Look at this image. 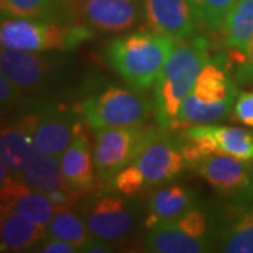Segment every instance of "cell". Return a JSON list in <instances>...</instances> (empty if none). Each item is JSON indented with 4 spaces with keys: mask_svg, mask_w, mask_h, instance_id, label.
<instances>
[{
    "mask_svg": "<svg viewBox=\"0 0 253 253\" xmlns=\"http://www.w3.org/2000/svg\"><path fill=\"white\" fill-rule=\"evenodd\" d=\"M36 252L41 253H78L81 252V249L75 245L69 244L62 239H56V238H46L44 239L40 246L36 249Z\"/></svg>",
    "mask_w": 253,
    "mask_h": 253,
    "instance_id": "1f68e13d",
    "label": "cell"
},
{
    "mask_svg": "<svg viewBox=\"0 0 253 253\" xmlns=\"http://www.w3.org/2000/svg\"><path fill=\"white\" fill-rule=\"evenodd\" d=\"M93 31L84 26H63L42 18L1 17V48L31 52L69 51L90 38Z\"/></svg>",
    "mask_w": 253,
    "mask_h": 253,
    "instance_id": "3957f363",
    "label": "cell"
},
{
    "mask_svg": "<svg viewBox=\"0 0 253 253\" xmlns=\"http://www.w3.org/2000/svg\"><path fill=\"white\" fill-rule=\"evenodd\" d=\"M82 134L81 116L76 110L49 107L37 113L33 139L38 151L59 158Z\"/></svg>",
    "mask_w": 253,
    "mask_h": 253,
    "instance_id": "8fae6325",
    "label": "cell"
},
{
    "mask_svg": "<svg viewBox=\"0 0 253 253\" xmlns=\"http://www.w3.org/2000/svg\"><path fill=\"white\" fill-rule=\"evenodd\" d=\"M181 151L194 166L208 155H228L242 161H253V131L234 126H196L180 132Z\"/></svg>",
    "mask_w": 253,
    "mask_h": 253,
    "instance_id": "8992f818",
    "label": "cell"
},
{
    "mask_svg": "<svg viewBox=\"0 0 253 253\" xmlns=\"http://www.w3.org/2000/svg\"><path fill=\"white\" fill-rule=\"evenodd\" d=\"M61 168L66 184L78 193L89 194L103 184L96 170L90 145L82 134L61 155Z\"/></svg>",
    "mask_w": 253,
    "mask_h": 253,
    "instance_id": "2e32d148",
    "label": "cell"
},
{
    "mask_svg": "<svg viewBox=\"0 0 253 253\" xmlns=\"http://www.w3.org/2000/svg\"><path fill=\"white\" fill-rule=\"evenodd\" d=\"M144 246L146 252L154 253L215 252L212 239L189 235L170 221L149 228L144 238Z\"/></svg>",
    "mask_w": 253,
    "mask_h": 253,
    "instance_id": "d6986e66",
    "label": "cell"
},
{
    "mask_svg": "<svg viewBox=\"0 0 253 253\" xmlns=\"http://www.w3.org/2000/svg\"><path fill=\"white\" fill-rule=\"evenodd\" d=\"M215 252L253 253V189L215 208Z\"/></svg>",
    "mask_w": 253,
    "mask_h": 253,
    "instance_id": "ba28073f",
    "label": "cell"
},
{
    "mask_svg": "<svg viewBox=\"0 0 253 253\" xmlns=\"http://www.w3.org/2000/svg\"><path fill=\"white\" fill-rule=\"evenodd\" d=\"M78 24L99 33H124L139 20L136 0H71Z\"/></svg>",
    "mask_w": 253,
    "mask_h": 253,
    "instance_id": "30bf717a",
    "label": "cell"
},
{
    "mask_svg": "<svg viewBox=\"0 0 253 253\" xmlns=\"http://www.w3.org/2000/svg\"><path fill=\"white\" fill-rule=\"evenodd\" d=\"M58 63L51 55L31 52L23 49L1 48L0 68L1 73L16 83L23 91L37 90L56 69Z\"/></svg>",
    "mask_w": 253,
    "mask_h": 253,
    "instance_id": "5bb4252c",
    "label": "cell"
},
{
    "mask_svg": "<svg viewBox=\"0 0 253 253\" xmlns=\"http://www.w3.org/2000/svg\"><path fill=\"white\" fill-rule=\"evenodd\" d=\"M169 222V221H168ZM186 234L196 238H207L214 241V229H215V208L210 210L208 207L196 204L189 211L181 214L180 217L170 221ZM215 244V241H214Z\"/></svg>",
    "mask_w": 253,
    "mask_h": 253,
    "instance_id": "484cf974",
    "label": "cell"
},
{
    "mask_svg": "<svg viewBox=\"0 0 253 253\" xmlns=\"http://www.w3.org/2000/svg\"><path fill=\"white\" fill-rule=\"evenodd\" d=\"M231 59L235 63V76L236 81L241 83L253 84V41L245 51L231 49Z\"/></svg>",
    "mask_w": 253,
    "mask_h": 253,
    "instance_id": "f1b7e54d",
    "label": "cell"
},
{
    "mask_svg": "<svg viewBox=\"0 0 253 253\" xmlns=\"http://www.w3.org/2000/svg\"><path fill=\"white\" fill-rule=\"evenodd\" d=\"M155 113L154 103L139 89L109 86L86 99L82 114L94 129L142 126Z\"/></svg>",
    "mask_w": 253,
    "mask_h": 253,
    "instance_id": "277c9868",
    "label": "cell"
},
{
    "mask_svg": "<svg viewBox=\"0 0 253 253\" xmlns=\"http://www.w3.org/2000/svg\"><path fill=\"white\" fill-rule=\"evenodd\" d=\"M18 179L24 181L28 187L44 194L69 187L63 177L61 159L52 155L44 154L37 148L26 163L23 172L20 173Z\"/></svg>",
    "mask_w": 253,
    "mask_h": 253,
    "instance_id": "7402d4cb",
    "label": "cell"
},
{
    "mask_svg": "<svg viewBox=\"0 0 253 253\" xmlns=\"http://www.w3.org/2000/svg\"><path fill=\"white\" fill-rule=\"evenodd\" d=\"M126 197L114 190L96 191L79 204V214L93 238L116 244L132 232L135 208Z\"/></svg>",
    "mask_w": 253,
    "mask_h": 253,
    "instance_id": "52a82bcc",
    "label": "cell"
},
{
    "mask_svg": "<svg viewBox=\"0 0 253 253\" xmlns=\"http://www.w3.org/2000/svg\"><path fill=\"white\" fill-rule=\"evenodd\" d=\"M63 0H0L1 17L42 18L56 21L62 17Z\"/></svg>",
    "mask_w": 253,
    "mask_h": 253,
    "instance_id": "d4e9b609",
    "label": "cell"
},
{
    "mask_svg": "<svg viewBox=\"0 0 253 253\" xmlns=\"http://www.w3.org/2000/svg\"><path fill=\"white\" fill-rule=\"evenodd\" d=\"M226 46L245 51L253 41V0H236L224 24Z\"/></svg>",
    "mask_w": 253,
    "mask_h": 253,
    "instance_id": "603a6c76",
    "label": "cell"
},
{
    "mask_svg": "<svg viewBox=\"0 0 253 253\" xmlns=\"http://www.w3.org/2000/svg\"><path fill=\"white\" fill-rule=\"evenodd\" d=\"M37 113L21 117L17 123L1 128L0 155L1 163L6 165L16 176H20L26 163L36 151L33 131L36 126Z\"/></svg>",
    "mask_w": 253,
    "mask_h": 253,
    "instance_id": "e0dca14e",
    "label": "cell"
},
{
    "mask_svg": "<svg viewBox=\"0 0 253 253\" xmlns=\"http://www.w3.org/2000/svg\"><path fill=\"white\" fill-rule=\"evenodd\" d=\"M162 131L161 126H135L104 128L96 131L93 158L100 181L109 184L110 180L138 158L155 136Z\"/></svg>",
    "mask_w": 253,
    "mask_h": 253,
    "instance_id": "5b68a950",
    "label": "cell"
},
{
    "mask_svg": "<svg viewBox=\"0 0 253 253\" xmlns=\"http://www.w3.org/2000/svg\"><path fill=\"white\" fill-rule=\"evenodd\" d=\"M109 186L111 187V190L117 191L123 196H126V197H132V196H136L141 191L146 190L144 177L134 163H129L124 169H121L110 180Z\"/></svg>",
    "mask_w": 253,
    "mask_h": 253,
    "instance_id": "83f0119b",
    "label": "cell"
},
{
    "mask_svg": "<svg viewBox=\"0 0 253 253\" xmlns=\"http://www.w3.org/2000/svg\"><path fill=\"white\" fill-rule=\"evenodd\" d=\"M193 169L222 197L253 189L252 161L248 162L228 155H208Z\"/></svg>",
    "mask_w": 253,
    "mask_h": 253,
    "instance_id": "7c38bea8",
    "label": "cell"
},
{
    "mask_svg": "<svg viewBox=\"0 0 253 253\" xmlns=\"http://www.w3.org/2000/svg\"><path fill=\"white\" fill-rule=\"evenodd\" d=\"M197 203V194L193 189L183 184H169L154 191L146 204L145 228H152L156 224L168 222L179 218Z\"/></svg>",
    "mask_w": 253,
    "mask_h": 253,
    "instance_id": "ffe728a7",
    "label": "cell"
},
{
    "mask_svg": "<svg viewBox=\"0 0 253 253\" xmlns=\"http://www.w3.org/2000/svg\"><path fill=\"white\" fill-rule=\"evenodd\" d=\"M81 252L86 253H110L114 252V245L104 241V239H99V238H91L87 244L84 245L81 249Z\"/></svg>",
    "mask_w": 253,
    "mask_h": 253,
    "instance_id": "d6a6232c",
    "label": "cell"
},
{
    "mask_svg": "<svg viewBox=\"0 0 253 253\" xmlns=\"http://www.w3.org/2000/svg\"><path fill=\"white\" fill-rule=\"evenodd\" d=\"M174 46V38L159 33L136 31L118 37L107 45L111 68L132 87L148 90L155 86Z\"/></svg>",
    "mask_w": 253,
    "mask_h": 253,
    "instance_id": "7a4b0ae2",
    "label": "cell"
},
{
    "mask_svg": "<svg viewBox=\"0 0 253 253\" xmlns=\"http://www.w3.org/2000/svg\"><path fill=\"white\" fill-rule=\"evenodd\" d=\"M252 165H253V161H252Z\"/></svg>",
    "mask_w": 253,
    "mask_h": 253,
    "instance_id": "836d02e7",
    "label": "cell"
},
{
    "mask_svg": "<svg viewBox=\"0 0 253 253\" xmlns=\"http://www.w3.org/2000/svg\"><path fill=\"white\" fill-rule=\"evenodd\" d=\"M23 90L16 83L10 81L6 75H0V106L1 113L11 110L21 99Z\"/></svg>",
    "mask_w": 253,
    "mask_h": 253,
    "instance_id": "4dcf8cb0",
    "label": "cell"
},
{
    "mask_svg": "<svg viewBox=\"0 0 253 253\" xmlns=\"http://www.w3.org/2000/svg\"><path fill=\"white\" fill-rule=\"evenodd\" d=\"M170 132L162 129L132 162L142 174L146 189L172 181L189 166L181 151V138Z\"/></svg>",
    "mask_w": 253,
    "mask_h": 253,
    "instance_id": "9c48e42d",
    "label": "cell"
},
{
    "mask_svg": "<svg viewBox=\"0 0 253 253\" xmlns=\"http://www.w3.org/2000/svg\"><path fill=\"white\" fill-rule=\"evenodd\" d=\"M0 184L1 210L17 211L42 226H46L49 219L54 217L56 207L49 197L28 187L3 163H0Z\"/></svg>",
    "mask_w": 253,
    "mask_h": 253,
    "instance_id": "4fadbf2b",
    "label": "cell"
},
{
    "mask_svg": "<svg viewBox=\"0 0 253 253\" xmlns=\"http://www.w3.org/2000/svg\"><path fill=\"white\" fill-rule=\"evenodd\" d=\"M210 62L208 42L204 38L181 40L155 82L154 107L156 124L165 131H174L184 99L193 90L201 69Z\"/></svg>",
    "mask_w": 253,
    "mask_h": 253,
    "instance_id": "6da1fadb",
    "label": "cell"
},
{
    "mask_svg": "<svg viewBox=\"0 0 253 253\" xmlns=\"http://www.w3.org/2000/svg\"><path fill=\"white\" fill-rule=\"evenodd\" d=\"M232 116L238 123L253 128V90L238 93Z\"/></svg>",
    "mask_w": 253,
    "mask_h": 253,
    "instance_id": "f546056e",
    "label": "cell"
},
{
    "mask_svg": "<svg viewBox=\"0 0 253 253\" xmlns=\"http://www.w3.org/2000/svg\"><path fill=\"white\" fill-rule=\"evenodd\" d=\"M197 23L211 31H222L236 0H187Z\"/></svg>",
    "mask_w": 253,
    "mask_h": 253,
    "instance_id": "4316f807",
    "label": "cell"
},
{
    "mask_svg": "<svg viewBox=\"0 0 253 253\" xmlns=\"http://www.w3.org/2000/svg\"><path fill=\"white\" fill-rule=\"evenodd\" d=\"M145 17L151 28L181 41L196 31L197 20L187 0H142Z\"/></svg>",
    "mask_w": 253,
    "mask_h": 253,
    "instance_id": "9a60e30c",
    "label": "cell"
},
{
    "mask_svg": "<svg viewBox=\"0 0 253 253\" xmlns=\"http://www.w3.org/2000/svg\"><path fill=\"white\" fill-rule=\"evenodd\" d=\"M45 228L46 238L62 239L78 246L79 249H82L93 238L81 214L69 208L56 210L54 217L49 219Z\"/></svg>",
    "mask_w": 253,
    "mask_h": 253,
    "instance_id": "cb8c5ba5",
    "label": "cell"
},
{
    "mask_svg": "<svg viewBox=\"0 0 253 253\" xmlns=\"http://www.w3.org/2000/svg\"><path fill=\"white\" fill-rule=\"evenodd\" d=\"M46 239V228L13 210H1L0 252L20 253L34 251Z\"/></svg>",
    "mask_w": 253,
    "mask_h": 253,
    "instance_id": "ac0fdd59",
    "label": "cell"
},
{
    "mask_svg": "<svg viewBox=\"0 0 253 253\" xmlns=\"http://www.w3.org/2000/svg\"><path fill=\"white\" fill-rule=\"evenodd\" d=\"M204 106H218L224 103H235L238 86L218 61H210L201 69L193 90L187 96Z\"/></svg>",
    "mask_w": 253,
    "mask_h": 253,
    "instance_id": "44dd1931",
    "label": "cell"
}]
</instances>
